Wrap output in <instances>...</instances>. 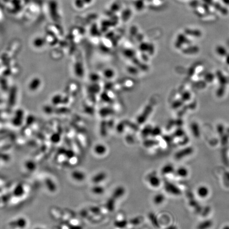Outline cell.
I'll list each match as a JSON object with an SVG mask.
<instances>
[{"mask_svg":"<svg viewBox=\"0 0 229 229\" xmlns=\"http://www.w3.org/2000/svg\"><path fill=\"white\" fill-rule=\"evenodd\" d=\"M71 176L73 179L77 181H82L85 178V176L84 174L80 171H74L72 174Z\"/></svg>","mask_w":229,"mask_h":229,"instance_id":"cell-4","label":"cell"},{"mask_svg":"<svg viewBox=\"0 0 229 229\" xmlns=\"http://www.w3.org/2000/svg\"><path fill=\"white\" fill-rule=\"evenodd\" d=\"M92 193L97 194V195H100L104 193L105 189L102 187L100 186H95L93 187L92 188Z\"/></svg>","mask_w":229,"mask_h":229,"instance_id":"cell-12","label":"cell"},{"mask_svg":"<svg viewBox=\"0 0 229 229\" xmlns=\"http://www.w3.org/2000/svg\"><path fill=\"white\" fill-rule=\"evenodd\" d=\"M24 166L29 171H34L36 169V164L33 161H27L26 162H25Z\"/></svg>","mask_w":229,"mask_h":229,"instance_id":"cell-9","label":"cell"},{"mask_svg":"<svg viewBox=\"0 0 229 229\" xmlns=\"http://www.w3.org/2000/svg\"><path fill=\"white\" fill-rule=\"evenodd\" d=\"M27 224V220L23 217H18L9 223V227L13 229H24L26 227Z\"/></svg>","mask_w":229,"mask_h":229,"instance_id":"cell-1","label":"cell"},{"mask_svg":"<svg viewBox=\"0 0 229 229\" xmlns=\"http://www.w3.org/2000/svg\"><path fill=\"white\" fill-rule=\"evenodd\" d=\"M106 178V174L105 172H100L95 176L93 177L92 178V182L95 184H99L102 181H103Z\"/></svg>","mask_w":229,"mask_h":229,"instance_id":"cell-7","label":"cell"},{"mask_svg":"<svg viewBox=\"0 0 229 229\" xmlns=\"http://www.w3.org/2000/svg\"><path fill=\"white\" fill-rule=\"evenodd\" d=\"M188 172L186 169L184 168L179 169L178 170V174H179L180 176L186 177L187 176Z\"/></svg>","mask_w":229,"mask_h":229,"instance_id":"cell-16","label":"cell"},{"mask_svg":"<svg viewBox=\"0 0 229 229\" xmlns=\"http://www.w3.org/2000/svg\"><path fill=\"white\" fill-rule=\"evenodd\" d=\"M148 182L152 187H158L160 184V180L158 177L155 175H152L148 179Z\"/></svg>","mask_w":229,"mask_h":229,"instance_id":"cell-6","label":"cell"},{"mask_svg":"<svg viewBox=\"0 0 229 229\" xmlns=\"http://www.w3.org/2000/svg\"><path fill=\"white\" fill-rule=\"evenodd\" d=\"M43 229V228H41V227H36V228H35V229Z\"/></svg>","mask_w":229,"mask_h":229,"instance_id":"cell-18","label":"cell"},{"mask_svg":"<svg viewBox=\"0 0 229 229\" xmlns=\"http://www.w3.org/2000/svg\"><path fill=\"white\" fill-rule=\"evenodd\" d=\"M25 193V190L24 188L23 184H18L15 188L14 190L13 191V194L14 196L19 197L23 196L24 195Z\"/></svg>","mask_w":229,"mask_h":229,"instance_id":"cell-3","label":"cell"},{"mask_svg":"<svg viewBox=\"0 0 229 229\" xmlns=\"http://www.w3.org/2000/svg\"><path fill=\"white\" fill-rule=\"evenodd\" d=\"M223 229H229V226H226L225 227H224Z\"/></svg>","mask_w":229,"mask_h":229,"instance_id":"cell-17","label":"cell"},{"mask_svg":"<svg viewBox=\"0 0 229 229\" xmlns=\"http://www.w3.org/2000/svg\"><path fill=\"white\" fill-rule=\"evenodd\" d=\"M115 199L112 198L111 199H109V200L108 201L107 203V206H106V208L109 211H113L114 209V207H115Z\"/></svg>","mask_w":229,"mask_h":229,"instance_id":"cell-13","label":"cell"},{"mask_svg":"<svg viewBox=\"0 0 229 229\" xmlns=\"http://www.w3.org/2000/svg\"><path fill=\"white\" fill-rule=\"evenodd\" d=\"M125 192V190L124 187H119L117 188L116 189L115 191H114L113 194V198L115 199L120 198L123 196Z\"/></svg>","mask_w":229,"mask_h":229,"instance_id":"cell-8","label":"cell"},{"mask_svg":"<svg viewBox=\"0 0 229 229\" xmlns=\"http://www.w3.org/2000/svg\"><path fill=\"white\" fill-rule=\"evenodd\" d=\"M173 170V168L170 165H167L164 166L162 169V172L164 174H166L169 173H171Z\"/></svg>","mask_w":229,"mask_h":229,"instance_id":"cell-14","label":"cell"},{"mask_svg":"<svg viewBox=\"0 0 229 229\" xmlns=\"http://www.w3.org/2000/svg\"><path fill=\"white\" fill-rule=\"evenodd\" d=\"M197 193L199 196L201 197H205L209 194V189L205 186H201L199 187L197 190Z\"/></svg>","mask_w":229,"mask_h":229,"instance_id":"cell-10","label":"cell"},{"mask_svg":"<svg viewBox=\"0 0 229 229\" xmlns=\"http://www.w3.org/2000/svg\"><path fill=\"white\" fill-rule=\"evenodd\" d=\"M45 184L47 189L51 192H55L56 191L57 186L52 179L47 178L45 180Z\"/></svg>","mask_w":229,"mask_h":229,"instance_id":"cell-5","label":"cell"},{"mask_svg":"<svg viewBox=\"0 0 229 229\" xmlns=\"http://www.w3.org/2000/svg\"><path fill=\"white\" fill-rule=\"evenodd\" d=\"M95 152L99 155H102L106 152V149L103 146H97L95 148Z\"/></svg>","mask_w":229,"mask_h":229,"instance_id":"cell-15","label":"cell"},{"mask_svg":"<svg viewBox=\"0 0 229 229\" xmlns=\"http://www.w3.org/2000/svg\"><path fill=\"white\" fill-rule=\"evenodd\" d=\"M164 201V197L163 194H158L156 196L154 197L153 199V202L156 205H159L161 203H163V202Z\"/></svg>","mask_w":229,"mask_h":229,"instance_id":"cell-11","label":"cell"},{"mask_svg":"<svg viewBox=\"0 0 229 229\" xmlns=\"http://www.w3.org/2000/svg\"><path fill=\"white\" fill-rule=\"evenodd\" d=\"M164 188L168 193L173 194V195H179L180 194V190L174 184L170 183L165 184Z\"/></svg>","mask_w":229,"mask_h":229,"instance_id":"cell-2","label":"cell"}]
</instances>
